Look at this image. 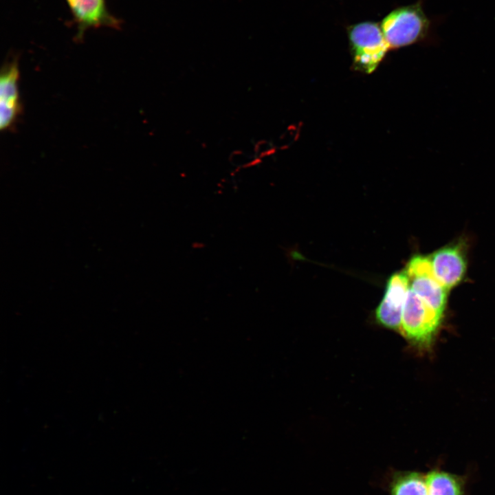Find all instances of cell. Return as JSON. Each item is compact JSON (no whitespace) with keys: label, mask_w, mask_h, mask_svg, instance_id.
I'll return each instance as SVG.
<instances>
[{"label":"cell","mask_w":495,"mask_h":495,"mask_svg":"<svg viewBox=\"0 0 495 495\" xmlns=\"http://www.w3.org/2000/svg\"><path fill=\"white\" fill-rule=\"evenodd\" d=\"M389 49L408 46L426 37L430 21L420 3L397 8L380 24Z\"/></svg>","instance_id":"6da1fadb"},{"label":"cell","mask_w":495,"mask_h":495,"mask_svg":"<svg viewBox=\"0 0 495 495\" xmlns=\"http://www.w3.org/2000/svg\"><path fill=\"white\" fill-rule=\"evenodd\" d=\"M347 34L354 69L364 74L374 72L389 49L380 25L356 23L348 27Z\"/></svg>","instance_id":"7a4b0ae2"},{"label":"cell","mask_w":495,"mask_h":495,"mask_svg":"<svg viewBox=\"0 0 495 495\" xmlns=\"http://www.w3.org/2000/svg\"><path fill=\"white\" fill-rule=\"evenodd\" d=\"M442 315L409 289L404 305L399 331L412 344L428 349L434 340Z\"/></svg>","instance_id":"3957f363"},{"label":"cell","mask_w":495,"mask_h":495,"mask_svg":"<svg viewBox=\"0 0 495 495\" xmlns=\"http://www.w3.org/2000/svg\"><path fill=\"white\" fill-rule=\"evenodd\" d=\"M405 272L410 289L429 306L443 314L448 290L434 275L429 258L420 255L412 257Z\"/></svg>","instance_id":"277c9868"},{"label":"cell","mask_w":495,"mask_h":495,"mask_svg":"<svg viewBox=\"0 0 495 495\" xmlns=\"http://www.w3.org/2000/svg\"><path fill=\"white\" fill-rule=\"evenodd\" d=\"M76 25L74 40L82 41L87 30L108 28L120 30L122 21L107 8L106 0H65Z\"/></svg>","instance_id":"5b68a950"},{"label":"cell","mask_w":495,"mask_h":495,"mask_svg":"<svg viewBox=\"0 0 495 495\" xmlns=\"http://www.w3.org/2000/svg\"><path fill=\"white\" fill-rule=\"evenodd\" d=\"M18 60L14 58L6 63L0 76V128L1 131L14 126L21 114L18 82Z\"/></svg>","instance_id":"8992f818"},{"label":"cell","mask_w":495,"mask_h":495,"mask_svg":"<svg viewBox=\"0 0 495 495\" xmlns=\"http://www.w3.org/2000/svg\"><path fill=\"white\" fill-rule=\"evenodd\" d=\"M409 285L406 272L395 274L389 278L384 298L375 311L379 323L389 329H400Z\"/></svg>","instance_id":"52a82bcc"},{"label":"cell","mask_w":495,"mask_h":495,"mask_svg":"<svg viewBox=\"0 0 495 495\" xmlns=\"http://www.w3.org/2000/svg\"><path fill=\"white\" fill-rule=\"evenodd\" d=\"M428 258L434 275L448 290L461 281L466 271V259L461 248L456 245L446 246Z\"/></svg>","instance_id":"ba28073f"},{"label":"cell","mask_w":495,"mask_h":495,"mask_svg":"<svg viewBox=\"0 0 495 495\" xmlns=\"http://www.w3.org/2000/svg\"><path fill=\"white\" fill-rule=\"evenodd\" d=\"M428 495H465V480L442 470L433 469L426 475Z\"/></svg>","instance_id":"9c48e42d"},{"label":"cell","mask_w":495,"mask_h":495,"mask_svg":"<svg viewBox=\"0 0 495 495\" xmlns=\"http://www.w3.org/2000/svg\"><path fill=\"white\" fill-rule=\"evenodd\" d=\"M390 495H428L426 475L416 471H399L390 477Z\"/></svg>","instance_id":"30bf717a"}]
</instances>
